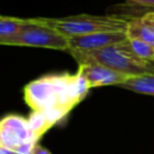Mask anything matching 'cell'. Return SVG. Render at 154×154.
<instances>
[{
	"instance_id": "obj_15",
	"label": "cell",
	"mask_w": 154,
	"mask_h": 154,
	"mask_svg": "<svg viewBox=\"0 0 154 154\" xmlns=\"http://www.w3.org/2000/svg\"><path fill=\"white\" fill-rule=\"evenodd\" d=\"M140 18L143 23L154 33V12H147Z\"/></svg>"
},
{
	"instance_id": "obj_18",
	"label": "cell",
	"mask_w": 154,
	"mask_h": 154,
	"mask_svg": "<svg viewBox=\"0 0 154 154\" xmlns=\"http://www.w3.org/2000/svg\"><path fill=\"white\" fill-rule=\"evenodd\" d=\"M153 62H154V58H153Z\"/></svg>"
},
{
	"instance_id": "obj_3",
	"label": "cell",
	"mask_w": 154,
	"mask_h": 154,
	"mask_svg": "<svg viewBox=\"0 0 154 154\" xmlns=\"http://www.w3.org/2000/svg\"><path fill=\"white\" fill-rule=\"evenodd\" d=\"M130 19L131 18H125L118 15L100 16L89 14H79L59 18H36L39 24L53 29L68 38L101 32L126 33Z\"/></svg>"
},
{
	"instance_id": "obj_8",
	"label": "cell",
	"mask_w": 154,
	"mask_h": 154,
	"mask_svg": "<svg viewBox=\"0 0 154 154\" xmlns=\"http://www.w3.org/2000/svg\"><path fill=\"white\" fill-rule=\"evenodd\" d=\"M39 24L36 18H18L12 16H0V40L11 38L24 30Z\"/></svg>"
},
{
	"instance_id": "obj_2",
	"label": "cell",
	"mask_w": 154,
	"mask_h": 154,
	"mask_svg": "<svg viewBox=\"0 0 154 154\" xmlns=\"http://www.w3.org/2000/svg\"><path fill=\"white\" fill-rule=\"evenodd\" d=\"M78 64L94 63L107 66L129 76L154 75V62L136 56L130 49L129 40L97 51H69Z\"/></svg>"
},
{
	"instance_id": "obj_13",
	"label": "cell",
	"mask_w": 154,
	"mask_h": 154,
	"mask_svg": "<svg viewBox=\"0 0 154 154\" xmlns=\"http://www.w3.org/2000/svg\"><path fill=\"white\" fill-rule=\"evenodd\" d=\"M129 5L133 7H138L139 9L149 10V12H154V0H127Z\"/></svg>"
},
{
	"instance_id": "obj_9",
	"label": "cell",
	"mask_w": 154,
	"mask_h": 154,
	"mask_svg": "<svg viewBox=\"0 0 154 154\" xmlns=\"http://www.w3.org/2000/svg\"><path fill=\"white\" fill-rule=\"evenodd\" d=\"M117 87L138 94L153 95L154 96V75H136L130 76L128 79L118 85Z\"/></svg>"
},
{
	"instance_id": "obj_5",
	"label": "cell",
	"mask_w": 154,
	"mask_h": 154,
	"mask_svg": "<svg viewBox=\"0 0 154 154\" xmlns=\"http://www.w3.org/2000/svg\"><path fill=\"white\" fill-rule=\"evenodd\" d=\"M30 141H38L34 136L26 117L9 114L0 122V147L15 150Z\"/></svg>"
},
{
	"instance_id": "obj_11",
	"label": "cell",
	"mask_w": 154,
	"mask_h": 154,
	"mask_svg": "<svg viewBox=\"0 0 154 154\" xmlns=\"http://www.w3.org/2000/svg\"><path fill=\"white\" fill-rule=\"evenodd\" d=\"M28 120L33 134L38 140L48 130H50L54 126L47 116V114L41 111H32Z\"/></svg>"
},
{
	"instance_id": "obj_14",
	"label": "cell",
	"mask_w": 154,
	"mask_h": 154,
	"mask_svg": "<svg viewBox=\"0 0 154 154\" xmlns=\"http://www.w3.org/2000/svg\"><path fill=\"white\" fill-rule=\"evenodd\" d=\"M37 145H38V141H30L19 146L17 149L14 150V152L15 154H33Z\"/></svg>"
},
{
	"instance_id": "obj_1",
	"label": "cell",
	"mask_w": 154,
	"mask_h": 154,
	"mask_svg": "<svg viewBox=\"0 0 154 154\" xmlns=\"http://www.w3.org/2000/svg\"><path fill=\"white\" fill-rule=\"evenodd\" d=\"M89 90L77 71L75 74L45 75L33 80L23 88V98L32 111L45 112L56 125L86 98Z\"/></svg>"
},
{
	"instance_id": "obj_12",
	"label": "cell",
	"mask_w": 154,
	"mask_h": 154,
	"mask_svg": "<svg viewBox=\"0 0 154 154\" xmlns=\"http://www.w3.org/2000/svg\"><path fill=\"white\" fill-rule=\"evenodd\" d=\"M129 45L133 53L138 57L143 58L148 61L153 62L154 58V47L150 45L149 43L145 42L139 39H129Z\"/></svg>"
},
{
	"instance_id": "obj_17",
	"label": "cell",
	"mask_w": 154,
	"mask_h": 154,
	"mask_svg": "<svg viewBox=\"0 0 154 154\" xmlns=\"http://www.w3.org/2000/svg\"><path fill=\"white\" fill-rule=\"evenodd\" d=\"M0 154H15L14 150L9 149V148L0 147Z\"/></svg>"
},
{
	"instance_id": "obj_7",
	"label": "cell",
	"mask_w": 154,
	"mask_h": 154,
	"mask_svg": "<svg viewBox=\"0 0 154 154\" xmlns=\"http://www.w3.org/2000/svg\"><path fill=\"white\" fill-rule=\"evenodd\" d=\"M78 66V72L82 75L90 89L106 86L117 87L130 77L129 75L122 74L100 64L82 63Z\"/></svg>"
},
{
	"instance_id": "obj_16",
	"label": "cell",
	"mask_w": 154,
	"mask_h": 154,
	"mask_svg": "<svg viewBox=\"0 0 154 154\" xmlns=\"http://www.w3.org/2000/svg\"><path fill=\"white\" fill-rule=\"evenodd\" d=\"M33 154H52V153L47 149V148L42 147V146H40V145H37Z\"/></svg>"
},
{
	"instance_id": "obj_10",
	"label": "cell",
	"mask_w": 154,
	"mask_h": 154,
	"mask_svg": "<svg viewBox=\"0 0 154 154\" xmlns=\"http://www.w3.org/2000/svg\"><path fill=\"white\" fill-rule=\"evenodd\" d=\"M126 35L129 39H139L154 47V33L143 23L140 17L131 18Z\"/></svg>"
},
{
	"instance_id": "obj_6",
	"label": "cell",
	"mask_w": 154,
	"mask_h": 154,
	"mask_svg": "<svg viewBox=\"0 0 154 154\" xmlns=\"http://www.w3.org/2000/svg\"><path fill=\"white\" fill-rule=\"evenodd\" d=\"M68 39L69 51H97L124 42L128 37L122 32H101L69 37Z\"/></svg>"
},
{
	"instance_id": "obj_4",
	"label": "cell",
	"mask_w": 154,
	"mask_h": 154,
	"mask_svg": "<svg viewBox=\"0 0 154 154\" xmlns=\"http://www.w3.org/2000/svg\"><path fill=\"white\" fill-rule=\"evenodd\" d=\"M0 43L3 45L43 48L57 51H69L70 49L68 37L42 24H37L16 36L0 40Z\"/></svg>"
}]
</instances>
